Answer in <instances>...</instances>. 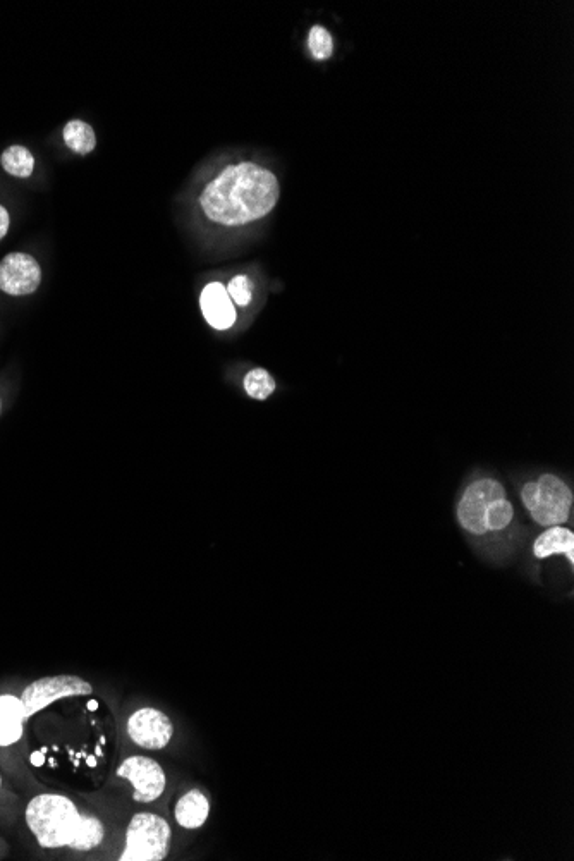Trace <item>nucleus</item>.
Wrapping results in <instances>:
<instances>
[{
	"label": "nucleus",
	"mask_w": 574,
	"mask_h": 861,
	"mask_svg": "<svg viewBox=\"0 0 574 861\" xmlns=\"http://www.w3.org/2000/svg\"><path fill=\"white\" fill-rule=\"evenodd\" d=\"M281 188L275 174L251 162L226 167L207 184L200 205L208 219L220 226H245L269 215L279 202Z\"/></svg>",
	"instance_id": "1"
},
{
	"label": "nucleus",
	"mask_w": 574,
	"mask_h": 861,
	"mask_svg": "<svg viewBox=\"0 0 574 861\" xmlns=\"http://www.w3.org/2000/svg\"><path fill=\"white\" fill-rule=\"evenodd\" d=\"M83 815L73 801L59 794H40L28 803L26 822L43 848L71 846Z\"/></svg>",
	"instance_id": "2"
},
{
	"label": "nucleus",
	"mask_w": 574,
	"mask_h": 861,
	"mask_svg": "<svg viewBox=\"0 0 574 861\" xmlns=\"http://www.w3.org/2000/svg\"><path fill=\"white\" fill-rule=\"evenodd\" d=\"M521 502L538 526H562L573 509V490L557 475L544 473L520 490Z\"/></svg>",
	"instance_id": "3"
},
{
	"label": "nucleus",
	"mask_w": 574,
	"mask_h": 861,
	"mask_svg": "<svg viewBox=\"0 0 574 861\" xmlns=\"http://www.w3.org/2000/svg\"><path fill=\"white\" fill-rule=\"evenodd\" d=\"M171 827L155 813H138L128 825L121 861H162L171 848Z\"/></svg>",
	"instance_id": "4"
},
{
	"label": "nucleus",
	"mask_w": 574,
	"mask_h": 861,
	"mask_svg": "<svg viewBox=\"0 0 574 861\" xmlns=\"http://www.w3.org/2000/svg\"><path fill=\"white\" fill-rule=\"evenodd\" d=\"M506 492L501 482L494 478H478L466 487L458 504V521L465 532L473 537L487 535L485 530V514L489 509L490 502L497 495Z\"/></svg>",
	"instance_id": "5"
},
{
	"label": "nucleus",
	"mask_w": 574,
	"mask_h": 861,
	"mask_svg": "<svg viewBox=\"0 0 574 861\" xmlns=\"http://www.w3.org/2000/svg\"><path fill=\"white\" fill-rule=\"evenodd\" d=\"M92 684L86 683L85 679L78 676H54V678L37 679L31 683L23 695L21 702L25 707L26 719L37 714L40 710L47 709L50 703L61 698L80 697L92 693Z\"/></svg>",
	"instance_id": "6"
},
{
	"label": "nucleus",
	"mask_w": 574,
	"mask_h": 861,
	"mask_svg": "<svg viewBox=\"0 0 574 861\" xmlns=\"http://www.w3.org/2000/svg\"><path fill=\"white\" fill-rule=\"evenodd\" d=\"M117 776L128 779L133 784V798L140 803H152L160 798L167 784L162 767L147 757H129L124 760L117 769Z\"/></svg>",
	"instance_id": "7"
},
{
	"label": "nucleus",
	"mask_w": 574,
	"mask_h": 861,
	"mask_svg": "<svg viewBox=\"0 0 574 861\" xmlns=\"http://www.w3.org/2000/svg\"><path fill=\"white\" fill-rule=\"evenodd\" d=\"M40 281V265L26 253H11L0 262V289L4 293L26 296L37 291Z\"/></svg>",
	"instance_id": "8"
},
{
	"label": "nucleus",
	"mask_w": 574,
	"mask_h": 861,
	"mask_svg": "<svg viewBox=\"0 0 574 861\" xmlns=\"http://www.w3.org/2000/svg\"><path fill=\"white\" fill-rule=\"evenodd\" d=\"M129 738L136 745L147 750H162L169 745L174 727L164 712L155 709H141L131 715L128 722Z\"/></svg>",
	"instance_id": "9"
},
{
	"label": "nucleus",
	"mask_w": 574,
	"mask_h": 861,
	"mask_svg": "<svg viewBox=\"0 0 574 861\" xmlns=\"http://www.w3.org/2000/svg\"><path fill=\"white\" fill-rule=\"evenodd\" d=\"M200 306H202L203 317L210 324V327L217 330H227L236 324L238 313H236L233 300L227 294L224 284H220V282L208 284L200 296Z\"/></svg>",
	"instance_id": "10"
},
{
	"label": "nucleus",
	"mask_w": 574,
	"mask_h": 861,
	"mask_svg": "<svg viewBox=\"0 0 574 861\" xmlns=\"http://www.w3.org/2000/svg\"><path fill=\"white\" fill-rule=\"evenodd\" d=\"M533 556L537 559L566 556L574 566V533L564 526H550L533 542Z\"/></svg>",
	"instance_id": "11"
},
{
	"label": "nucleus",
	"mask_w": 574,
	"mask_h": 861,
	"mask_svg": "<svg viewBox=\"0 0 574 861\" xmlns=\"http://www.w3.org/2000/svg\"><path fill=\"white\" fill-rule=\"evenodd\" d=\"M26 719L25 707L21 698L14 695H0V746L18 743L23 736Z\"/></svg>",
	"instance_id": "12"
},
{
	"label": "nucleus",
	"mask_w": 574,
	"mask_h": 861,
	"mask_svg": "<svg viewBox=\"0 0 574 861\" xmlns=\"http://www.w3.org/2000/svg\"><path fill=\"white\" fill-rule=\"evenodd\" d=\"M208 815L210 803L207 796L198 789H191L190 793L184 794L176 805V820L184 829H200L207 822Z\"/></svg>",
	"instance_id": "13"
},
{
	"label": "nucleus",
	"mask_w": 574,
	"mask_h": 861,
	"mask_svg": "<svg viewBox=\"0 0 574 861\" xmlns=\"http://www.w3.org/2000/svg\"><path fill=\"white\" fill-rule=\"evenodd\" d=\"M64 141L74 153H80V155H88L97 147V136L92 126L80 119L66 124Z\"/></svg>",
	"instance_id": "14"
},
{
	"label": "nucleus",
	"mask_w": 574,
	"mask_h": 861,
	"mask_svg": "<svg viewBox=\"0 0 574 861\" xmlns=\"http://www.w3.org/2000/svg\"><path fill=\"white\" fill-rule=\"evenodd\" d=\"M2 167L4 171L16 178H30L35 167V159L28 148L13 145L2 153Z\"/></svg>",
	"instance_id": "15"
},
{
	"label": "nucleus",
	"mask_w": 574,
	"mask_h": 861,
	"mask_svg": "<svg viewBox=\"0 0 574 861\" xmlns=\"http://www.w3.org/2000/svg\"><path fill=\"white\" fill-rule=\"evenodd\" d=\"M102 839H104V825H102V822L95 819V817L83 815L80 831L74 837V841L69 848L76 849V851H88V849L97 848L98 844L102 843Z\"/></svg>",
	"instance_id": "16"
},
{
	"label": "nucleus",
	"mask_w": 574,
	"mask_h": 861,
	"mask_svg": "<svg viewBox=\"0 0 574 861\" xmlns=\"http://www.w3.org/2000/svg\"><path fill=\"white\" fill-rule=\"evenodd\" d=\"M245 391L258 401H265L275 391V380L265 368H255L245 377Z\"/></svg>",
	"instance_id": "17"
},
{
	"label": "nucleus",
	"mask_w": 574,
	"mask_h": 861,
	"mask_svg": "<svg viewBox=\"0 0 574 861\" xmlns=\"http://www.w3.org/2000/svg\"><path fill=\"white\" fill-rule=\"evenodd\" d=\"M308 47H310V52H312L313 57L317 61H325V59H329L330 55H332L334 40H332V35L325 28H322V26H313L312 30H310V35H308Z\"/></svg>",
	"instance_id": "18"
},
{
	"label": "nucleus",
	"mask_w": 574,
	"mask_h": 861,
	"mask_svg": "<svg viewBox=\"0 0 574 861\" xmlns=\"http://www.w3.org/2000/svg\"><path fill=\"white\" fill-rule=\"evenodd\" d=\"M227 294L238 306H248L253 298V282L248 275H236L227 284Z\"/></svg>",
	"instance_id": "19"
},
{
	"label": "nucleus",
	"mask_w": 574,
	"mask_h": 861,
	"mask_svg": "<svg viewBox=\"0 0 574 861\" xmlns=\"http://www.w3.org/2000/svg\"><path fill=\"white\" fill-rule=\"evenodd\" d=\"M7 231H9V214L6 208L0 205V239L6 236Z\"/></svg>",
	"instance_id": "20"
},
{
	"label": "nucleus",
	"mask_w": 574,
	"mask_h": 861,
	"mask_svg": "<svg viewBox=\"0 0 574 861\" xmlns=\"http://www.w3.org/2000/svg\"><path fill=\"white\" fill-rule=\"evenodd\" d=\"M31 764L35 765V767H42V765L45 764V757H43V753H31Z\"/></svg>",
	"instance_id": "21"
},
{
	"label": "nucleus",
	"mask_w": 574,
	"mask_h": 861,
	"mask_svg": "<svg viewBox=\"0 0 574 861\" xmlns=\"http://www.w3.org/2000/svg\"><path fill=\"white\" fill-rule=\"evenodd\" d=\"M88 709L97 710L98 709V703L95 702V700H92V702L88 703Z\"/></svg>",
	"instance_id": "22"
},
{
	"label": "nucleus",
	"mask_w": 574,
	"mask_h": 861,
	"mask_svg": "<svg viewBox=\"0 0 574 861\" xmlns=\"http://www.w3.org/2000/svg\"><path fill=\"white\" fill-rule=\"evenodd\" d=\"M88 764L92 765V767H93V765H95V758H93V757L88 758Z\"/></svg>",
	"instance_id": "23"
},
{
	"label": "nucleus",
	"mask_w": 574,
	"mask_h": 861,
	"mask_svg": "<svg viewBox=\"0 0 574 861\" xmlns=\"http://www.w3.org/2000/svg\"><path fill=\"white\" fill-rule=\"evenodd\" d=\"M0 784H2V781H0Z\"/></svg>",
	"instance_id": "24"
}]
</instances>
